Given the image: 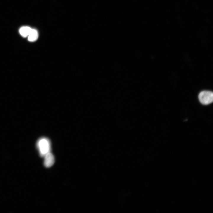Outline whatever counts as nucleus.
Segmentation results:
<instances>
[{
  "label": "nucleus",
  "instance_id": "obj_2",
  "mask_svg": "<svg viewBox=\"0 0 213 213\" xmlns=\"http://www.w3.org/2000/svg\"><path fill=\"white\" fill-rule=\"evenodd\" d=\"M199 99L200 102L203 104H209L213 101V93L210 91H202L199 95Z\"/></svg>",
  "mask_w": 213,
  "mask_h": 213
},
{
  "label": "nucleus",
  "instance_id": "obj_3",
  "mask_svg": "<svg viewBox=\"0 0 213 213\" xmlns=\"http://www.w3.org/2000/svg\"><path fill=\"white\" fill-rule=\"evenodd\" d=\"M44 157V164L46 167L49 168L53 165L55 161L54 157L50 152L46 154Z\"/></svg>",
  "mask_w": 213,
  "mask_h": 213
},
{
  "label": "nucleus",
  "instance_id": "obj_1",
  "mask_svg": "<svg viewBox=\"0 0 213 213\" xmlns=\"http://www.w3.org/2000/svg\"><path fill=\"white\" fill-rule=\"evenodd\" d=\"M36 145L41 156L44 157L46 154L50 152V142L47 138H40L37 141Z\"/></svg>",
  "mask_w": 213,
  "mask_h": 213
},
{
  "label": "nucleus",
  "instance_id": "obj_4",
  "mask_svg": "<svg viewBox=\"0 0 213 213\" xmlns=\"http://www.w3.org/2000/svg\"><path fill=\"white\" fill-rule=\"evenodd\" d=\"M28 37V40L30 42H34L36 41L38 37V33L35 29H31Z\"/></svg>",
  "mask_w": 213,
  "mask_h": 213
},
{
  "label": "nucleus",
  "instance_id": "obj_5",
  "mask_svg": "<svg viewBox=\"0 0 213 213\" xmlns=\"http://www.w3.org/2000/svg\"><path fill=\"white\" fill-rule=\"evenodd\" d=\"M32 29L28 26H23L21 27L19 30L21 35L23 37H27L30 33Z\"/></svg>",
  "mask_w": 213,
  "mask_h": 213
}]
</instances>
